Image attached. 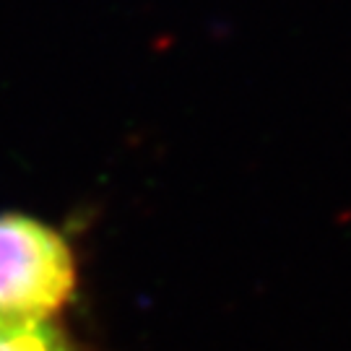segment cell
<instances>
[{
    "label": "cell",
    "mask_w": 351,
    "mask_h": 351,
    "mask_svg": "<svg viewBox=\"0 0 351 351\" xmlns=\"http://www.w3.org/2000/svg\"><path fill=\"white\" fill-rule=\"evenodd\" d=\"M81 291L71 229L26 211H0V323L63 320Z\"/></svg>",
    "instance_id": "cell-1"
},
{
    "label": "cell",
    "mask_w": 351,
    "mask_h": 351,
    "mask_svg": "<svg viewBox=\"0 0 351 351\" xmlns=\"http://www.w3.org/2000/svg\"><path fill=\"white\" fill-rule=\"evenodd\" d=\"M0 351H94L63 320L0 323Z\"/></svg>",
    "instance_id": "cell-2"
}]
</instances>
